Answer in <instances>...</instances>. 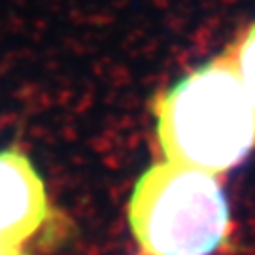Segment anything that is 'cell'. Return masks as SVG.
I'll use <instances>...</instances> for the list:
<instances>
[{
  "label": "cell",
  "instance_id": "277c9868",
  "mask_svg": "<svg viewBox=\"0 0 255 255\" xmlns=\"http://www.w3.org/2000/svg\"><path fill=\"white\" fill-rule=\"evenodd\" d=\"M255 106V23L227 49Z\"/></svg>",
  "mask_w": 255,
  "mask_h": 255
},
{
  "label": "cell",
  "instance_id": "3957f363",
  "mask_svg": "<svg viewBox=\"0 0 255 255\" xmlns=\"http://www.w3.org/2000/svg\"><path fill=\"white\" fill-rule=\"evenodd\" d=\"M47 218L46 187L25 153L0 151V244L21 248Z\"/></svg>",
  "mask_w": 255,
  "mask_h": 255
},
{
  "label": "cell",
  "instance_id": "6da1fadb",
  "mask_svg": "<svg viewBox=\"0 0 255 255\" xmlns=\"http://www.w3.org/2000/svg\"><path fill=\"white\" fill-rule=\"evenodd\" d=\"M153 114L168 163L219 176L255 146V106L229 51L161 93Z\"/></svg>",
  "mask_w": 255,
  "mask_h": 255
},
{
  "label": "cell",
  "instance_id": "7a4b0ae2",
  "mask_svg": "<svg viewBox=\"0 0 255 255\" xmlns=\"http://www.w3.org/2000/svg\"><path fill=\"white\" fill-rule=\"evenodd\" d=\"M128 223L147 255H212L231 231L229 204L216 176L168 161L138 178Z\"/></svg>",
  "mask_w": 255,
  "mask_h": 255
},
{
  "label": "cell",
  "instance_id": "8992f818",
  "mask_svg": "<svg viewBox=\"0 0 255 255\" xmlns=\"http://www.w3.org/2000/svg\"><path fill=\"white\" fill-rule=\"evenodd\" d=\"M142 255H147V254H142Z\"/></svg>",
  "mask_w": 255,
  "mask_h": 255
},
{
  "label": "cell",
  "instance_id": "5b68a950",
  "mask_svg": "<svg viewBox=\"0 0 255 255\" xmlns=\"http://www.w3.org/2000/svg\"><path fill=\"white\" fill-rule=\"evenodd\" d=\"M0 255H25V254L21 252V248H11L0 244Z\"/></svg>",
  "mask_w": 255,
  "mask_h": 255
}]
</instances>
